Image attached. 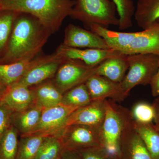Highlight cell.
I'll use <instances>...</instances> for the list:
<instances>
[{
	"label": "cell",
	"mask_w": 159,
	"mask_h": 159,
	"mask_svg": "<svg viewBox=\"0 0 159 159\" xmlns=\"http://www.w3.org/2000/svg\"><path fill=\"white\" fill-rule=\"evenodd\" d=\"M129 67L128 55L122 54L108 57L96 67V74L114 82L120 83Z\"/></svg>",
	"instance_id": "obj_18"
},
{
	"label": "cell",
	"mask_w": 159,
	"mask_h": 159,
	"mask_svg": "<svg viewBox=\"0 0 159 159\" xmlns=\"http://www.w3.org/2000/svg\"><path fill=\"white\" fill-rule=\"evenodd\" d=\"M62 146L57 134L49 136L40 146L34 159H56L61 156Z\"/></svg>",
	"instance_id": "obj_27"
},
{
	"label": "cell",
	"mask_w": 159,
	"mask_h": 159,
	"mask_svg": "<svg viewBox=\"0 0 159 159\" xmlns=\"http://www.w3.org/2000/svg\"><path fill=\"white\" fill-rule=\"evenodd\" d=\"M55 52L63 59L80 61L91 67L97 66L108 57L122 54L112 49H83L66 47L62 44L57 48Z\"/></svg>",
	"instance_id": "obj_12"
},
{
	"label": "cell",
	"mask_w": 159,
	"mask_h": 159,
	"mask_svg": "<svg viewBox=\"0 0 159 159\" xmlns=\"http://www.w3.org/2000/svg\"><path fill=\"white\" fill-rule=\"evenodd\" d=\"M0 102L13 112L22 111L35 104L31 89L17 84H12L6 88Z\"/></svg>",
	"instance_id": "obj_16"
},
{
	"label": "cell",
	"mask_w": 159,
	"mask_h": 159,
	"mask_svg": "<svg viewBox=\"0 0 159 159\" xmlns=\"http://www.w3.org/2000/svg\"><path fill=\"white\" fill-rule=\"evenodd\" d=\"M91 99L93 101L104 100L107 98L116 102L124 100L119 83L112 81L103 76L94 74L85 83Z\"/></svg>",
	"instance_id": "obj_14"
},
{
	"label": "cell",
	"mask_w": 159,
	"mask_h": 159,
	"mask_svg": "<svg viewBox=\"0 0 159 159\" xmlns=\"http://www.w3.org/2000/svg\"><path fill=\"white\" fill-rule=\"evenodd\" d=\"M75 1L70 17L81 22L89 30L93 25L107 28L119 26L116 7L111 0Z\"/></svg>",
	"instance_id": "obj_5"
},
{
	"label": "cell",
	"mask_w": 159,
	"mask_h": 159,
	"mask_svg": "<svg viewBox=\"0 0 159 159\" xmlns=\"http://www.w3.org/2000/svg\"><path fill=\"white\" fill-rule=\"evenodd\" d=\"M96 67L89 66L79 60L64 59L51 80L64 94L96 74Z\"/></svg>",
	"instance_id": "obj_7"
},
{
	"label": "cell",
	"mask_w": 159,
	"mask_h": 159,
	"mask_svg": "<svg viewBox=\"0 0 159 159\" xmlns=\"http://www.w3.org/2000/svg\"><path fill=\"white\" fill-rule=\"evenodd\" d=\"M135 129L142 139L153 159H159V130L152 123L134 121Z\"/></svg>",
	"instance_id": "obj_22"
},
{
	"label": "cell",
	"mask_w": 159,
	"mask_h": 159,
	"mask_svg": "<svg viewBox=\"0 0 159 159\" xmlns=\"http://www.w3.org/2000/svg\"><path fill=\"white\" fill-rule=\"evenodd\" d=\"M157 22H158L159 23V19L158 20H157L156 21Z\"/></svg>",
	"instance_id": "obj_38"
},
{
	"label": "cell",
	"mask_w": 159,
	"mask_h": 159,
	"mask_svg": "<svg viewBox=\"0 0 159 159\" xmlns=\"http://www.w3.org/2000/svg\"><path fill=\"white\" fill-rule=\"evenodd\" d=\"M18 132L12 125L0 140V159H16L18 147Z\"/></svg>",
	"instance_id": "obj_25"
},
{
	"label": "cell",
	"mask_w": 159,
	"mask_h": 159,
	"mask_svg": "<svg viewBox=\"0 0 159 159\" xmlns=\"http://www.w3.org/2000/svg\"><path fill=\"white\" fill-rule=\"evenodd\" d=\"M75 4V0H0V10L31 14L53 34L70 16Z\"/></svg>",
	"instance_id": "obj_3"
},
{
	"label": "cell",
	"mask_w": 159,
	"mask_h": 159,
	"mask_svg": "<svg viewBox=\"0 0 159 159\" xmlns=\"http://www.w3.org/2000/svg\"><path fill=\"white\" fill-rule=\"evenodd\" d=\"M78 108L62 103L44 108L36 127L31 132L22 137L34 135L51 136L57 134L64 128L68 117Z\"/></svg>",
	"instance_id": "obj_9"
},
{
	"label": "cell",
	"mask_w": 159,
	"mask_h": 159,
	"mask_svg": "<svg viewBox=\"0 0 159 159\" xmlns=\"http://www.w3.org/2000/svg\"><path fill=\"white\" fill-rule=\"evenodd\" d=\"M62 44L77 48L111 49L100 35L73 24H69L65 29Z\"/></svg>",
	"instance_id": "obj_11"
},
{
	"label": "cell",
	"mask_w": 159,
	"mask_h": 159,
	"mask_svg": "<svg viewBox=\"0 0 159 159\" xmlns=\"http://www.w3.org/2000/svg\"><path fill=\"white\" fill-rule=\"evenodd\" d=\"M135 122L142 123H152L154 120L155 111L153 106L147 102L136 103L130 111Z\"/></svg>",
	"instance_id": "obj_29"
},
{
	"label": "cell",
	"mask_w": 159,
	"mask_h": 159,
	"mask_svg": "<svg viewBox=\"0 0 159 159\" xmlns=\"http://www.w3.org/2000/svg\"><path fill=\"white\" fill-rule=\"evenodd\" d=\"M6 88H7V87L0 80V99L2 97L3 94L5 93Z\"/></svg>",
	"instance_id": "obj_35"
},
{
	"label": "cell",
	"mask_w": 159,
	"mask_h": 159,
	"mask_svg": "<svg viewBox=\"0 0 159 159\" xmlns=\"http://www.w3.org/2000/svg\"><path fill=\"white\" fill-rule=\"evenodd\" d=\"M64 59L51 61L31 69L14 84L31 87L53 78Z\"/></svg>",
	"instance_id": "obj_17"
},
{
	"label": "cell",
	"mask_w": 159,
	"mask_h": 159,
	"mask_svg": "<svg viewBox=\"0 0 159 159\" xmlns=\"http://www.w3.org/2000/svg\"><path fill=\"white\" fill-rule=\"evenodd\" d=\"M111 159H119V158L118 157H112Z\"/></svg>",
	"instance_id": "obj_36"
},
{
	"label": "cell",
	"mask_w": 159,
	"mask_h": 159,
	"mask_svg": "<svg viewBox=\"0 0 159 159\" xmlns=\"http://www.w3.org/2000/svg\"><path fill=\"white\" fill-rule=\"evenodd\" d=\"M34 96L35 104L43 108L61 104L63 94L54 85L51 79L29 88Z\"/></svg>",
	"instance_id": "obj_20"
},
{
	"label": "cell",
	"mask_w": 159,
	"mask_h": 159,
	"mask_svg": "<svg viewBox=\"0 0 159 159\" xmlns=\"http://www.w3.org/2000/svg\"><path fill=\"white\" fill-rule=\"evenodd\" d=\"M56 159H61V156L59 157H58Z\"/></svg>",
	"instance_id": "obj_37"
},
{
	"label": "cell",
	"mask_w": 159,
	"mask_h": 159,
	"mask_svg": "<svg viewBox=\"0 0 159 159\" xmlns=\"http://www.w3.org/2000/svg\"><path fill=\"white\" fill-rule=\"evenodd\" d=\"M119 159H153L134 126V120L123 133L119 145Z\"/></svg>",
	"instance_id": "obj_15"
},
{
	"label": "cell",
	"mask_w": 159,
	"mask_h": 159,
	"mask_svg": "<svg viewBox=\"0 0 159 159\" xmlns=\"http://www.w3.org/2000/svg\"><path fill=\"white\" fill-rule=\"evenodd\" d=\"M100 129L88 125H72L66 126L57 134L63 150L78 151L102 146Z\"/></svg>",
	"instance_id": "obj_8"
},
{
	"label": "cell",
	"mask_w": 159,
	"mask_h": 159,
	"mask_svg": "<svg viewBox=\"0 0 159 159\" xmlns=\"http://www.w3.org/2000/svg\"><path fill=\"white\" fill-rule=\"evenodd\" d=\"M81 159H111L112 157L102 146L77 151Z\"/></svg>",
	"instance_id": "obj_30"
},
{
	"label": "cell",
	"mask_w": 159,
	"mask_h": 159,
	"mask_svg": "<svg viewBox=\"0 0 159 159\" xmlns=\"http://www.w3.org/2000/svg\"><path fill=\"white\" fill-rule=\"evenodd\" d=\"M48 136L41 134L20 137L16 159H34L40 146Z\"/></svg>",
	"instance_id": "obj_24"
},
{
	"label": "cell",
	"mask_w": 159,
	"mask_h": 159,
	"mask_svg": "<svg viewBox=\"0 0 159 159\" xmlns=\"http://www.w3.org/2000/svg\"><path fill=\"white\" fill-rule=\"evenodd\" d=\"M61 59L56 52L50 54L38 55L32 59L20 61L7 64H0V80L6 87L18 81L27 72L41 64Z\"/></svg>",
	"instance_id": "obj_10"
},
{
	"label": "cell",
	"mask_w": 159,
	"mask_h": 159,
	"mask_svg": "<svg viewBox=\"0 0 159 159\" xmlns=\"http://www.w3.org/2000/svg\"><path fill=\"white\" fill-rule=\"evenodd\" d=\"M89 30L103 39L111 49L126 55L153 54L159 56V23L143 31L125 32L93 25Z\"/></svg>",
	"instance_id": "obj_2"
},
{
	"label": "cell",
	"mask_w": 159,
	"mask_h": 159,
	"mask_svg": "<svg viewBox=\"0 0 159 159\" xmlns=\"http://www.w3.org/2000/svg\"><path fill=\"white\" fill-rule=\"evenodd\" d=\"M105 112V100L92 101L72 112L66 120L64 128L70 125H82L100 129Z\"/></svg>",
	"instance_id": "obj_13"
},
{
	"label": "cell",
	"mask_w": 159,
	"mask_h": 159,
	"mask_svg": "<svg viewBox=\"0 0 159 159\" xmlns=\"http://www.w3.org/2000/svg\"><path fill=\"white\" fill-rule=\"evenodd\" d=\"M21 12L0 10V59L6 51L13 25Z\"/></svg>",
	"instance_id": "obj_23"
},
{
	"label": "cell",
	"mask_w": 159,
	"mask_h": 159,
	"mask_svg": "<svg viewBox=\"0 0 159 159\" xmlns=\"http://www.w3.org/2000/svg\"><path fill=\"white\" fill-rule=\"evenodd\" d=\"M51 34L37 18L21 12L15 21L0 64L33 59L39 55Z\"/></svg>",
	"instance_id": "obj_1"
},
{
	"label": "cell",
	"mask_w": 159,
	"mask_h": 159,
	"mask_svg": "<svg viewBox=\"0 0 159 159\" xmlns=\"http://www.w3.org/2000/svg\"><path fill=\"white\" fill-rule=\"evenodd\" d=\"M152 106L155 111V125L159 130V97L154 100Z\"/></svg>",
	"instance_id": "obj_34"
},
{
	"label": "cell",
	"mask_w": 159,
	"mask_h": 159,
	"mask_svg": "<svg viewBox=\"0 0 159 159\" xmlns=\"http://www.w3.org/2000/svg\"><path fill=\"white\" fill-rule=\"evenodd\" d=\"M152 95L153 97L159 96V60L158 68L156 74L154 75L150 84Z\"/></svg>",
	"instance_id": "obj_32"
},
{
	"label": "cell",
	"mask_w": 159,
	"mask_h": 159,
	"mask_svg": "<svg viewBox=\"0 0 159 159\" xmlns=\"http://www.w3.org/2000/svg\"><path fill=\"white\" fill-rule=\"evenodd\" d=\"M105 118L100 130L101 145L111 157L119 158L122 136L133 119L130 110L116 101L105 99Z\"/></svg>",
	"instance_id": "obj_4"
},
{
	"label": "cell",
	"mask_w": 159,
	"mask_h": 159,
	"mask_svg": "<svg viewBox=\"0 0 159 159\" xmlns=\"http://www.w3.org/2000/svg\"><path fill=\"white\" fill-rule=\"evenodd\" d=\"M92 101L88 89L84 83L63 94L61 103L69 106L80 108L89 104Z\"/></svg>",
	"instance_id": "obj_26"
},
{
	"label": "cell",
	"mask_w": 159,
	"mask_h": 159,
	"mask_svg": "<svg viewBox=\"0 0 159 159\" xmlns=\"http://www.w3.org/2000/svg\"><path fill=\"white\" fill-rule=\"evenodd\" d=\"M61 159H81L77 151L63 150L61 154Z\"/></svg>",
	"instance_id": "obj_33"
},
{
	"label": "cell",
	"mask_w": 159,
	"mask_h": 159,
	"mask_svg": "<svg viewBox=\"0 0 159 159\" xmlns=\"http://www.w3.org/2000/svg\"><path fill=\"white\" fill-rule=\"evenodd\" d=\"M128 73L119 83L125 98L136 86L150 84L158 68L159 56L153 54H140L128 55Z\"/></svg>",
	"instance_id": "obj_6"
},
{
	"label": "cell",
	"mask_w": 159,
	"mask_h": 159,
	"mask_svg": "<svg viewBox=\"0 0 159 159\" xmlns=\"http://www.w3.org/2000/svg\"><path fill=\"white\" fill-rule=\"evenodd\" d=\"M134 16L139 27L148 29L159 19V0H138Z\"/></svg>",
	"instance_id": "obj_21"
},
{
	"label": "cell",
	"mask_w": 159,
	"mask_h": 159,
	"mask_svg": "<svg viewBox=\"0 0 159 159\" xmlns=\"http://www.w3.org/2000/svg\"><path fill=\"white\" fill-rule=\"evenodd\" d=\"M13 112L0 102V140L11 125V117Z\"/></svg>",
	"instance_id": "obj_31"
},
{
	"label": "cell",
	"mask_w": 159,
	"mask_h": 159,
	"mask_svg": "<svg viewBox=\"0 0 159 159\" xmlns=\"http://www.w3.org/2000/svg\"><path fill=\"white\" fill-rule=\"evenodd\" d=\"M116 7L119 19V29L121 30L129 29L133 26L135 6L132 0H111Z\"/></svg>",
	"instance_id": "obj_28"
},
{
	"label": "cell",
	"mask_w": 159,
	"mask_h": 159,
	"mask_svg": "<svg viewBox=\"0 0 159 159\" xmlns=\"http://www.w3.org/2000/svg\"><path fill=\"white\" fill-rule=\"evenodd\" d=\"M43 109L34 104L22 111L12 113L11 124L18 132L20 137L28 134L36 127Z\"/></svg>",
	"instance_id": "obj_19"
}]
</instances>
